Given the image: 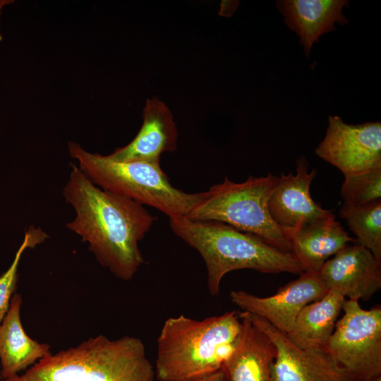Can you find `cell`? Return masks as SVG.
Listing matches in <instances>:
<instances>
[{
    "instance_id": "obj_1",
    "label": "cell",
    "mask_w": 381,
    "mask_h": 381,
    "mask_svg": "<svg viewBox=\"0 0 381 381\" xmlns=\"http://www.w3.org/2000/svg\"><path fill=\"white\" fill-rule=\"evenodd\" d=\"M71 167L63 196L75 215L66 226L102 267L119 279L131 280L144 263L139 243L156 217L143 205L99 188L76 164Z\"/></svg>"
},
{
    "instance_id": "obj_22",
    "label": "cell",
    "mask_w": 381,
    "mask_h": 381,
    "mask_svg": "<svg viewBox=\"0 0 381 381\" xmlns=\"http://www.w3.org/2000/svg\"><path fill=\"white\" fill-rule=\"evenodd\" d=\"M181 381H229L224 370H219L196 375Z\"/></svg>"
},
{
    "instance_id": "obj_15",
    "label": "cell",
    "mask_w": 381,
    "mask_h": 381,
    "mask_svg": "<svg viewBox=\"0 0 381 381\" xmlns=\"http://www.w3.org/2000/svg\"><path fill=\"white\" fill-rule=\"evenodd\" d=\"M239 316L243 325L240 338L222 368L229 381H272L275 346L244 311Z\"/></svg>"
},
{
    "instance_id": "obj_16",
    "label": "cell",
    "mask_w": 381,
    "mask_h": 381,
    "mask_svg": "<svg viewBox=\"0 0 381 381\" xmlns=\"http://www.w3.org/2000/svg\"><path fill=\"white\" fill-rule=\"evenodd\" d=\"M22 295L15 294L0 323V363L5 380L25 371L52 353L51 346L31 338L25 331L20 315Z\"/></svg>"
},
{
    "instance_id": "obj_24",
    "label": "cell",
    "mask_w": 381,
    "mask_h": 381,
    "mask_svg": "<svg viewBox=\"0 0 381 381\" xmlns=\"http://www.w3.org/2000/svg\"><path fill=\"white\" fill-rule=\"evenodd\" d=\"M368 381H381V376H380L378 377H376V378H374V379H372V380H368Z\"/></svg>"
},
{
    "instance_id": "obj_10",
    "label": "cell",
    "mask_w": 381,
    "mask_h": 381,
    "mask_svg": "<svg viewBox=\"0 0 381 381\" xmlns=\"http://www.w3.org/2000/svg\"><path fill=\"white\" fill-rule=\"evenodd\" d=\"M328 290L319 273L303 272L300 277L281 286L272 296L260 297L245 291L232 290L231 301L243 311L259 316L287 334L293 329L301 310L322 298Z\"/></svg>"
},
{
    "instance_id": "obj_3",
    "label": "cell",
    "mask_w": 381,
    "mask_h": 381,
    "mask_svg": "<svg viewBox=\"0 0 381 381\" xmlns=\"http://www.w3.org/2000/svg\"><path fill=\"white\" fill-rule=\"evenodd\" d=\"M242 326L235 310L200 320L183 315L169 318L157 341L155 377L181 381L222 368Z\"/></svg>"
},
{
    "instance_id": "obj_8",
    "label": "cell",
    "mask_w": 381,
    "mask_h": 381,
    "mask_svg": "<svg viewBox=\"0 0 381 381\" xmlns=\"http://www.w3.org/2000/svg\"><path fill=\"white\" fill-rule=\"evenodd\" d=\"M328 123L325 136L315 149L319 157L344 175L381 165L380 122L351 125L337 116H329Z\"/></svg>"
},
{
    "instance_id": "obj_12",
    "label": "cell",
    "mask_w": 381,
    "mask_h": 381,
    "mask_svg": "<svg viewBox=\"0 0 381 381\" xmlns=\"http://www.w3.org/2000/svg\"><path fill=\"white\" fill-rule=\"evenodd\" d=\"M317 171H308L304 157L296 162V174L284 172L277 177L268 200L272 220L282 229H296L320 219L334 217L312 198L310 188Z\"/></svg>"
},
{
    "instance_id": "obj_7",
    "label": "cell",
    "mask_w": 381,
    "mask_h": 381,
    "mask_svg": "<svg viewBox=\"0 0 381 381\" xmlns=\"http://www.w3.org/2000/svg\"><path fill=\"white\" fill-rule=\"evenodd\" d=\"M343 316L322 349L357 381L381 376V308H361L345 299Z\"/></svg>"
},
{
    "instance_id": "obj_13",
    "label": "cell",
    "mask_w": 381,
    "mask_h": 381,
    "mask_svg": "<svg viewBox=\"0 0 381 381\" xmlns=\"http://www.w3.org/2000/svg\"><path fill=\"white\" fill-rule=\"evenodd\" d=\"M143 122L136 136L126 145L107 155L114 161H146L159 162L164 152H174L177 147V130L173 115L158 98L146 101Z\"/></svg>"
},
{
    "instance_id": "obj_19",
    "label": "cell",
    "mask_w": 381,
    "mask_h": 381,
    "mask_svg": "<svg viewBox=\"0 0 381 381\" xmlns=\"http://www.w3.org/2000/svg\"><path fill=\"white\" fill-rule=\"evenodd\" d=\"M339 214L356 240L381 260V199L358 207L343 203Z\"/></svg>"
},
{
    "instance_id": "obj_5",
    "label": "cell",
    "mask_w": 381,
    "mask_h": 381,
    "mask_svg": "<svg viewBox=\"0 0 381 381\" xmlns=\"http://www.w3.org/2000/svg\"><path fill=\"white\" fill-rule=\"evenodd\" d=\"M68 151L95 185L141 205L154 207L169 219L186 217L203 196V192L188 193L175 188L159 162L114 161L107 155L86 150L74 141L68 143Z\"/></svg>"
},
{
    "instance_id": "obj_21",
    "label": "cell",
    "mask_w": 381,
    "mask_h": 381,
    "mask_svg": "<svg viewBox=\"0 0 381 381\" xmlns=\"http://www.w3.org/2000/svg\"><path fill=\"white\" fill-rule=\"evenodd\" d=\"M48 235L40 227L30 226L25 232L23 240L18 247L9 267L0 276V323L8 310L10 303L16 289L18 267L24 252L44 242Z\"/></svg>"
},
{
    "instance_id": "obj_25",
    "label": "cell",
    "mask_w": 381,
    "mask_h": 381,
    "mask_svg": "<svg viewBox=\"0 0 381 381\" xmlns=\"http://www.w3.org/2000/svg\"><path fill=\"white\" fill-rule=\"evenodd\" d=\"M1 378L2 377H1V371H0V380H1Z\"/></svg>"
},
{
    "instance_id": "obj_20",
    "label": "cell",
    "mask_w": 381,
    "mask_h": 381,
    "mask_svg": "<svg viewBox=\"0 0 381 381\" xmlns=\"http://www.w3.org/2000/svg\"><path fill=\"white\" fill-rule=\"evenodd\" d=\"M344 176L341 188L344 204L358 207L381 199V165Z\"/></svg>"
},
{
    "instance_id": "obj_17",
    "label": "cell",
    "mask_w": 381,
    "mask_h": 381,
    "mask_svg": "<svg viewBox=\"0 0 381 381\" xmlns=\"http://www.w3.org/2000/svg\"><path fill=\"white\" fill-rule=\"evenodd\" d=\"M348 4L344 0H283L277 3L286 25L300 37L307 56L322 35L336 29L335 23H348L342 13V8Z\"/></svg>"
},
{
    "instance_id": "obj_9",
    "label": "cell",
    "mask_w": 381,
    "mask_h": 381,
    "mask_svg": "<svg viewBox=\"0 0 381 381\" xmlns=\"http://www.w3.org/2000/svg\"><path fill=\"white\" fill-rule=\"evenodd\" d=\"M245 313L276 347L272 381H357L323 349H301L265 319Z\"/></svg>"
},
{
    "instance_id": "obj_14",
    "label": "cell",
    "mask_w": 381,
    "mask_h": 381,
    "mask_svg": "<svg viewBox=\"0 0 381 381\" xmlns=\"http://www.w3.org/2000/svg\"><path fill=\"white\" fill-rule=\"evenodd\" d=\"M282 229L303 272H319L330 257L356 241L335 216L317 219L299 228Z\"/></svg>"
},
{
    "instance_id": "obj_11",
    "label": "cell",
    "mask_w": 381,
    "mask_h": 381,
    "mask_svg": "<svg viewBox=\"0 0 381 381\" xmlns=\"http://www.w3.org/2000/svg\"><path fill=\"white\" fill-rule=\"evenodd\" d=\"M328 291L349 300H369L381 289V260L356 240L328 259L318 272Z\"/></svg>"
},
{
    "instance_id": "obj_2",
    "label": "cell",
    "mask_w": 381,
    "mask_h": 381,
    "mask_svg": "<svg viewBox=\"0 0 381 381\" xmlns=\"http://www.w3.org/2000/svg\"><path fill=\"white\" fill-rule=\"evenodd\" d=\"M171 231L202 258L209 293L217 296L222 278L243 269L262 273L301 274L302 267L294 255L255 235L215 221H195L186 217L169 219Z\"/></svg>"
},
{
    "instance_id": "obj_23",
    "label": "cell",
    "mask_w": 381,
    "mask_h": 381,
    "mask_svg": "<svg viewBox=\"0 0 381 381\" xmlns=\"http://www.w3.org/2000/svg\"><path fill=\"white\" fill-rule=\"evenodd\" d=\"M13 2H14L13 0H0V43L2 40V35L1 32V18L2 15V12L5 7L13 4Z\"/></svg>"
},
{
    "instance_id": "obj_4",
    "label": "cell",
    "mask_w": 381,
    "mask_h": 381,
    "mask_svg": "<svg viewBox=\"0 0 381 381\" xmlns=\"http://www.w3.org/2000/svg\"><path fill=\"white\" fill-rule=\"evenodd\" d=\"M155 367L143 341L99 334L51 353L4 381H155Z\"/></svg>"
},
{
    "instance_id": "obj_18",
    "label": "cell",
    "mask_w": 381,
    "mask_h": 381,
    "mask_svg": "<svg viewBox=\"0 0 381 381\" xmlns=\"http://www.w3.org/2000/svg\"><path fill=\"white\" fill-rule=\"evenodd\" d=\"M346 298L334 291L306 305L298 315L289 339L303 349H322L332 336Z\"/></svg>"
},
{
    "instance_id": "obj_6",
    "label": "cell",
    "mask_w": 381,
    "mask_h": 381,
    "mask_svg": "<svg viewBox=\"0 0 381 381\" xmlns=\"http://www.w3.org/2000/svg\"><path fill=\"white\" fill-rule=\"evenodd\" d=\"M277 179L271 173L265 176H249L241 183L226 176L222 183L203 192L202 198L186 217L222 222L291 252L282 228L272 220L268 211V200Z\"/></svg>"
}]
</instances>
